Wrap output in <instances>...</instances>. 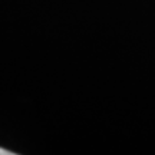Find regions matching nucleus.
Listing matches in <instances>:
<instances>
[{
  "label": "nucleus",
  "mask_w": 155,
  "mask_h": 155,
  "mask_svg": "<svg viewBox=\"0 0 155 155\" xmlns=\"http://www.w3.org/2000/svg\"><path fill=\"white\" fill-rule=\"evenodd\" d=\"M0 155H13V152L5 150V148H0Z\"/></svg>",
  "instance_id": "f257e3e1"
}]
</instances>
